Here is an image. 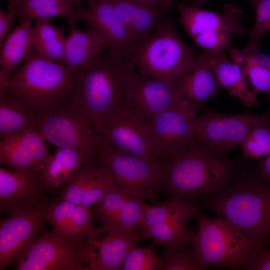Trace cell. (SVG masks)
<instances>
[{
	"instance_id": "cell-1",
	"label": "cell",
	"mask_w": 270,
	"mask_h": 270,
	"mask_svg": "<svg viewBox=\"0 0 270 270\" xmlns=\"http://www.w3.org/2000/svg\"><path fill=\"white\" fill-rule=\"evenodd\" d=\"M136 68L133 57L102 50L78 68L70 98L92 126L126 109Z\"/></svg>"
},
{
	"instance_id": "cell-2",
	"label": "cell",
	"mask_w": 270,
	"mask_h": 270,
	"mask_svg": "<svg viewBox=\"0 0 270 270\" xmlns=\"http://www.w3.org/2000/svg\"><path fill=\"white\" fill-rule=\"evenodd\" d=\"M196 203L264 248L270 244V183L260 178L256 167L241 164L226 188Z\"/></svg>"
},
{
	"instance_id": "cell-3",
	"label": "cell",
	"mask_w": 270,
	"mask_h": 270,
	"mask_svg": "<svg viewBox=\"0 0 270 270\" xmlns=\"http://www.w3.org/2000/svg\"><path fill=\"white\" fill-rule=\"evenodd\" d=\"M160 164L162 188L169 197L196 204L226 188L241 165L210 148L196 134L178 156Z\"/></svg>"
},
{
	"instance_id": "cell-4",
	"label": "cell",
	"mask_w": 270,
	"mask_h": 270,
	"mask_svg": "<svg viewBox=\"0 0 270 270\" xmlns=\"http://www.w3.org/2000/svg\"><path fill=\"white\" fill-rule=\"evenodd\" d=\"M198 230L190 242L199 270L210 266L229 268L246 266L264 250L227 220L197 216Z\"/></svg>"
},
{
	"instance_id": "cell-5",
	"label": "cell",
	"mask_w": 270,
	"mask_h": 270,
	"mask_svg": "<svg viewBox=\"0 0 270 270\" xmlns=\"http://www.w3.org/2000/svg\"><path fill=\"white\" fill-rule=\"evenodd\" d=\"M78 69L48 60L34 50L8 80V93L39 110L72 96Z\"/></svg>"
},
{
	"instance_id": "cell-6",
	"label": "cell",
	"mask_w": 270,
	"mask_h": 270,
	"mask_svg": "<svg viewBox=\"0 0 270 270\" xmlns=\"http://www.w3.org/2000/svg\"><path fill=\"white\" fill-rule=\"evenodd\" d=\"M196 55L177 32L174 20L168 17L152 33L137 43L133 58L144 74L178 84Z\"/></svg>"
},
{
	"instance_id": "cell-7",
	"label": "cell",
	"mask_w": 270,
	"mask_h": 270,
	"mask_svg": "<svg viewBox=\"0 0 270 270\" xmlns=\"http://www.w3.org/2000/svg\"><path fill=\"white\" fill-rule=\"evenodd\" d=\"M96 160L106 168L116 184L134 198L159 205L162 188V166L157 160L138 156L108 143L100 134Z\"/></svg>"
},
{
	"instance_id": "cell-8",
	"label": "cell",
	"mask_w": 270,
	"mask_h": 270,
	"mask_svg": "<svg viewBox=\"0 0 270 270\" xmlns=\"http://www.w3.org/2000/svg\"><path fill=\"white\" fill-rule=\"evenodd\" d=\"M175 6L184 30L194 43L205 51L228 50L232 36L246 32L240 6L226 2L219 13L186 3L176 2Z\"/></svg>"
},
{
	"instance_id": "cell-9",
	"label": "cell",
	"mask_w": 270,
	"mask_h": 270,
	"mask_svg": "<svg viewBox=\"0 0 270 270\" xmlns=\"http://www.w3.org/2000/svg\"><path fill=\"white\" fill-rule=\"evenodd\" d=\"M70 98L38 110V132L57 148L78 150L96 158L100 134Z\"/></svg>"
},
{
	"instance_id": "cell-10",
	"label": "cell",
	"mask_w": 270,
	"mask_h": 270,
	"mask_svg": "<svg viewBox=\"0 0 270 270\" xmlns=\"http://www.w3.org/2000/svg\"><path fill=\"white\" fill-rule=\"evenodd\" d=\"M200 108L184 100L150 122L152 141L160 163L178 156L196 134L194 118Z\"/></svg>"
},
{
	"instance_id": "cell-11",
	"label": "cell",
	"mask_w": 270,
	"mask_h": 270,
	"mask_svg": "<svg viewBox=\"0 0 270 270\" xmlns=\"http://www.w3.org/2000/svg\"><path fill=\"white\" fill-rule=\"evenodd\" d=\"M270 116L244 114L228 115L208 112L194 118L196 134L210 148L223 155L238 144L254 128Z\"/></svg>"
},
{
	"instance_id": "cell-12",
	"label": "cell",
	"mask_w": 270,
	"mask_h": 270,
	"mask_svg": "<svg viewBox=\"0 0 270 270\" xmlns=\"http://www.w3.org/2000/svg\"><path fill=\"white\" fill-rule=\"evenodd\" d=\"M82 240L44 232L16 265V270H86L82 259Z\"/></svg>"
},
{
	"instance_id": "cell-13",
	"label": "cell",
	"mask_w": 270,
	"mask_h": 270,
	"mask_svg": "<svg viewBox=\"0 0 270 270\" xmlns=\"http://www.w3.org/2000/svg\"><path fill=\"white\" fill-rule=\"evenodd\" d=\"M82 253L86 270H122L132 248L141 239L138 232H126L102 224L87 236Z\"/></svg>"
},
{
	"instance_id": "cell-14",
	"label": "cell",
	"mask_w": 270,
	"mask_h": 270,
	"mask_svg": "<svg viewBox=\"0 0 270 270\" xmlns=\"http://www.w3.org/2000/svg\"><path fill=\"white\" fill-rule=\"evenodd\" d=\"M92 127L116 148L138 156L157 160L150 122L127 109L94 124Z\"/></svg>"
},
{
	"instance_id": "cell-15",
	"label": "cell",
	"mask_w": 270,
	"mask_h": 270,
	"mask_svg": "<svg viewBox=\"0 0 270 270\" xmlns=\"http://www.w3.org/2000/svg\"><path fill=\"white\" fill-rule=\"evenodd\" d=\"M44 206L30 208L0 220V270L18 264L36 240L44 219Z\"/></svg>"
},
{
	"instance_id": "cell-16",
	"label": "cell",
	"mask_w": 270,
	"mask_h": 270,
	"mask_svg": "<svg viewBox=\"0 0 270 270\" xmlns=\"http://www.w3.org/2000/svg\"><path fill=\"white\" fill-rule=\"evenodd\" d=\"M184 100L178 84L154 78L136 71L132 78L126 108L150 122Z\"/></svg>"
},
{
	"instance_id": "cell-17",
	"label": "cell",
	"mask_w": 270,
	"mask_h": 270,
	"mask_svg": "<svg viewBox=\"0 0 270 270\" xmlns=\"http://www.w3.org/2000/svg\"><path fill=\"white\" fill-rule=\"evenodd\" d=\"M81 20L88 30L98 34L108 50L114 53L133 57L136 42L116 9L108 0H86Z\"/></svg>"
},
{
	"instance_id": "cell-18",
	"label": "cell",
	"mask_w": 270,
	"mask_h": 270,
	"mask_svg": "<svg viewBox=\"0 0 270 270\" xmlns=\"http://www.w3.org/2000/svg\"><path fill=\"white\" fill-rule=\"evenodd\" d=\"M50 190L38 176L14 169L0 168V212L10 215L35 206H44L49 201L44 194Z\"/></svg>"
},
{
	"instance_id": "cell-19",
	"label": "cell",
	"mask_w": 270,
	"mask_h": 270,
	"mask_svg": "<svg viewBox=\"0 0 270 270\" xmlns=\"http://www.w3.org/2000/svg\"><path fill=\"white\" fill-rule=\"evenodd\" d=\"M38 132L26 130L7 136L0 142V164L18 172L38 176L50 155Z\"/></svg>"
},
{
	"instance_id": "cell-20",
	"label": "cell",
	"mask_w": 270,
	"mask_h": 270,
	"mask_svg": "<svg viewBox=\"0 0 270 270\" xmlns=\"http://www.w3.org/2000/svg\"><path fill=\"white\" fill-rule=\"evenodd\" d=\"M117 186L109 170L96 158H90L66 184V190L72 199L90 208Z\"/></svg>"
},
{
	"instance_id": "cell-21",
	"label": "cell",
	"mask_w": 270,
	"mask_h": 270,
	"mask_svg": "<svg viewBox=\"0 0 270 270\" xmlns=\"http://www.w3.org/2000/svg\"><path fill=\"white\" fill-rule=\"evenodd\" d=\"M178 83L184 99L200 108L219 92L220 85L204 51L196 55Z\"/></svg>"
},
{
	"instance_id": "cell-22",
	"label": "cell",
	"mask_w": 270,
	"mask_h": 270,
	"mask_svg": "<svg viewBox=\"0 0 270 270\" xmlns=\"http://www.w3.org/2000/svg\"><path fill=\"white\" fill-rule=\"evenodd\" d=\"M136 42L152 33L168 18L166 10L138 0H108Z\"/></svg>"
},
{
	"instance_id": "cell-23",
	"label": "cell",
	"mask_w": 270,
	"mask_h": 270,
	"mask_svg": "<svg viewBox=\"0 0 270 270\" xmlns=\"http://www.w3.org/2000/svg\"><path fill=\"white\" fill-rule=\"evenodd\" d=\"M204 52L219 85L230 96L240 99L246 106L258 104V93L250 86L241 68L228 58L226 52Z\"/></svg>"
},
{
	"instance_id": "cell-24",
	"label": "cell",
	"mask_w": 270,
	"mask_h": 270,
	"mask_svg": "<svg viewBox=\"0 0 270 270\" xmlns=\"http://www.w3.org/2000/svg\"><path fill=\"white\" fill-rule=\"evenodd\" d=\"M8 10L14 14L20 23L40 18H64L68 24L81 20L85 8L74 6L66 0H8Z\"/></svg>"
},
{
	"instance_id": "cell-25",
	"label": "cell",
	"mask_w": 270,
	"mask_h": 270,
	"mask_svg": "<svg viewBox=\"0 0 270 270\" xmlns=\"http://www.w3.org/2000/svg\"><path fill=\"white\" fill-rule=\"evenodd\" d=\"M90 158H94L78 150L57 148L50 154L38 176L46 186L55 190L66 184Z\"/></svg>"
},
{
	"instance_id": "cell-26",
	"label": "cell",
	"mask_w": 270,
	"mask_h": 270,
	"mask_svg": "<svg viewBox=\"0 0 270 270\" xmlns=\"http://www.w3.org/2000/svg\"><path fill=\"white\" fill-rule=\"evenodd\" d=\"M38 112L26 102L8 93L0 96V138L26 130L38 132Z\"/></svg>"
},
{
	"instance_id": "cell-27",
	"label": "cell",
	"mask_w": 270,
	"mask_h": 270,
	"mask_svg": "<svg viewBox=\"0 0 270 270\" xmlns=\"http://www.w3.org/2000/svg\"><path fill=\"white\" fill-rule=\"evenodd\" d=\"M230 58L242 70L252 89L256 93L270 92V57L258 48L246 46L242 49L231 47Z\"/></svg>"
},
{
	"instance_id": "cell-28",
	"label": "cell",
	"mask_w": 270,
	"mask_h": 270,
	"mask_svg": "<svg viewBox=\"0 0 270 270\" xmlns=\"http://www.w3.org/2000/svg\"><path fill=\"white\" fill-rule=\"evenodd\" d=\"M70 31L66 36L64 64L76 70L96 56L106 46L103 38L96 32L80 30L76 23L69 24Z\"/></svg>"
},
{
	"instance_id": "cell-29",
	"label": "cell",
	"mask_w": 270,
	"mask_h": 270,
	"mask_svg": "<svg viewBox=\"0 0 270 270\" xmlns=\"http://www.w3.org/2000/svg\"><path fill=\"white\" fill-rule=\"evenodd\" d=\"M31 22L20 23L0 47V74L8 80L18 64L32 51Z\"/></svg>"
},
{
	"instance_id": "cell-30",
	"label": "cell",
	"mask_w": 270,
	"mask_h": 270,
	"mask_svg": "<svg viewBox=\"0 0 270 270\" xmlns=\"http://www.w3.org/2000/svg\"><path fill=\"white\" fill-rule=\"evenodd\" d=\"M34 21L32 30L33 50L48 60L64 63L66 37L63 35V27L54 26L48 18Z\"/></svg>"
},
{
	"instance_id": "cell-31",
	"label": "cell",
	"mask_w": 270,
	"mask_h": 270,
	"mask_svg": "<svg viewBox=\"0 0 270 270\" xmlns=\"http://www.w3.org/2000/svg\"><path fill=\"white\" fill-rule=\"evenodd\" d=\"M199 212L193 201L180 197L170 198L162 205L150 206L146 210L143 223L138 232L141 240L154 226L172 219L197 217Z\"/></svg>"
},
{
	"instance_id": "cell-32",
	"label": "cell",
	"mask_w": 270,
	"mask_h": 270,
	"mask_svg": "<svg viewBox=\"0 0 270 270\" xmlns=\"http://www.w3.org/2000/svg\"><path fill=\"white\" fill-rule=\"evenodd\" d=\"M190 219L180 218L172 219L152 226L144 240L153 238L154 243L172 247L190 244L194 232L187 228Z\"/></svg>"
},
{
	"instance_id": "cell-33",
	"label": "cell",
	"mask_w": 270,
	"mask_h": 270,
	"mask_svg": "<svg viewBox=\"0 0 270 270\" xmlns=\"http://www.w3.org/2000/svg\"><path fill=\"white\" fill-rule=\"evenodd\" d=\"M76 204L60 200L48 202L44 206V219L52 226L54 232L70 240H80L73 224V210Z\"/></svg>"
},
{
	"instance_id": "cell-34",
	"label": "cell",
	"mask_w": 270,
	"mask_h": 270,
	"mask_svg": "<svg viewBox=\"0 0 270 270\" xmlns=\"http://www.w3.org/2000/svg\"><path fill=\"white\" fill-rule=\"evenodd\" d=\"M148 206L144 200L132 198L112 220L102 224L121 230L136 232V228L141 226L143 223Z\"/></svg>"
},
{
	"instance_id": "cell-35",
	"label": "cell",
	"mask_w": 270,
	"mask_h": 270,
	"mask_svg": "<svg viewBox=\"0 0 270 270\" xmlns=\"http://www.w3.org/2000/svg\"><path fill=\"white\" fill-rule=\"evenodd\" d=\"M240 145L244 156L258 158L270 154V116L254 128Z\"/></svg>"
},
{
	"instance_id": "cell-36",
	"label": "cell",
	"mask_w": 270,
	"mask_h": 270,
	"mask_svg": "<svg viewBox=\"0 0 270 270\" xmlns=\"http://www.w3.org/2000/svg\"><path fill=\"white\" fill-rule=\"evenodd\" d=\"M159 258L160 270H199L190 243L177 247L164 246Z\"/></svg>"
},
{
	"instance_id": "cell-37",
	"label": "cell",
	"mask_w": 270,
	"mask_h": 270,
	"mask_svg": "<svg viewBox=\"0 0 270 270\" xmlns=\"http://www.w3.org/2000/svg\"><path fill=\"white\" fill-rule=\"evenodd\" d=\"M132 198H134L118 185L90 208L102 224H106L112 220L126 203Z\"/></svg>"
},
{
	"instance_id": "cell-38",
	"label": "cell",
	"mask_w": 270,
	"mask_h": 270,
	"mask_svg": "<svg viewBox=\"0 0 270 270\" xmlns=\"http://www.w3.org/2000/svg\"><path fill=\"white\" fill-rule=\"evenodd\" d=\"M156 244L146 248L134 246L123 263L122 270H160L161 264L154 250Z\"/></svg>"
},
{
	"instance_id": "cell-39",
	"label": "cell",
	"mask_w": 270,
	"mask_h": 270,
	"mask_svg": "<svg viewBox=\"0 0 270 270\" xmlns=\"http://www.w3.org/2000/svg\"><path fill=\"white\" fill-rule=\"evenodd\" d=\"M254 8L255 21L248 32L250 40L246 46L258 48L261 38L268 32L270 24V0H247Z\"/></svg>"
},
{
	"instance_id": "cell-40",
	"label": "cell",
	"mask_w": 270,
	"mask_h": 270,
	"mask_svg": "<svg viewBox=\"0 0 270 270\" xmlns=\"http://www.w3.org/2000/svg\"><path fill=\"white\" fill-rule=\"evenodd\" d=\"M16 16L13 13L6 12L0 10V46L4 43V40L6 36L12 26L16 20Z\"/></svg>"
},
{
	"instance_id": "cell-41",
	"label": "cell",
	"mask_w": 270,
	"mask_h": 270,
	"mask_svg": "<svg viewBox=\"0 0 270 270\" xmlns=\"http://www.w3.org/2000/svg\"><path fill=\"white\" fill-rule=\"evenodd\" d=\"M244 268L249 270H270V248L266 251L260 252Z\"/></svg>"
},
{
	"instance_id": "cell-42",
	"label": "cell",
	"mask_w": 270,
	"mask_h": 270,
	"mask_svg": "<svg viewBox=\"0 0 270 270\" xmlns=\"http://www.w3.org/2000/svg\"><path fill=\"white\" fill-rule=\"evenodd\" d=\"M256 168L260 178L270 183V154L266 159L258 161Z\"/></svg>"
},
{
	"instance_id": "cell-43",
	"label": "cell",
	"mask_w": 270,
	"mask_h": 270,
	"mask_svg": "<svg viewBox=\"0 0 270 270\" xmlns=\"http://www.w3.org/2000/svg\"><path fill=\"white\" fill-rule=\"evenodd\" d=\"M148 4L159 6L168 12H170L174 6V0H138Z\"/></svg>"
},
{
	"instance_id": "cell-44",
	"label": "cell",
	"mask_w": 270,
	"mask_h": 270,
	"mask_svg": "<svg viewBox=\"0 0 270 270\" xmlns=\"http://www.w3.org/2000/svg\"><path fill=\"white\" fill-rule=\"evenodd\" d=\"M72 6H80L81 5L82 0H66Z\"/></svg>"
},
{
	"instance_id": "cell-45",
	"label": "cell",
	"mask_w": 270,
	"mask_h": 270,
	"mask_svg": "<svg viewBox=\"0 0 270 270\" xmlns=\"http://www.w3.org/2000/svg\"><path fill=\"white\" fill-rule=\"evenodd\" d=\"M210 0H203L202 1V5L206 4Z\"/></svg>"
},
{
	"instance_id": "cell-46",
	"label": "cell",
	"mask_w": 270,
	"mask_h": 270,
	"mask_svg": "<svg viewBox=\"0 0 270 270\" xmlns=\"http://www.w3.org/2000/svg\"><path fill=\"white\" fill-rule=\"evenodd\" d=\"M268 100L270 101V92L267 94Z\"/></svg>"
},
{
	"instance_id": "cell-47",
	"label": "cell",
	"mask_w": 270,
	"mask_h": 270,
	"mask_svg": "<svg viewBox=\"0 0 270 270\" xmlns=\"http://www.w3.org/2000/svg\"><path fill=\"white\" fill-rule=\"evenodd\" d=\"M268 31L270 30V25L268 26Z\"/></svg>"
}]
</instances>
